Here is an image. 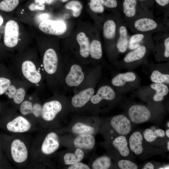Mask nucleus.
<instances>
[{
  "mask_svg": "<svg viewBox=\"0 0 169 169\" xmlns=\"http://www.w3.org/2000/svg\"><path fill=\"white\" fill-rule=\"evenodd\" d=\"M23 54L14 59L10 70L16 77L28 83L35 91L41 93L45 80L40 60L33 53Z\"/></svg>",
  "mask_w": 169,
  "mask_h": 169,
  "instance_id": "nucleus-1",
  "label": "nucleus"
},
{
  "mask_svg": "<svg viewBox=\"0 0 169 169\" xmlns=\"http://www.w3.org/2000/svg\"><path fill=\"white\" fill-rule=\"evenodd\" d=\"M130 30L135 33L152 35L154 33L169 31V27L155 19L151 13L140 16L126 23Z\"/></svg>",
  "mask_w": 169,
  "mask_h": 169,
  "instance_id": "nucleus-2",
  "label": "nucleus"
},
{
  "mask_svg": "<svg viewBox=\"0 0 169 169\" xmlns=\"http://www.w3.org/2000/svg\"><path fill=\"white\" fill-rule=\"evenodd\" d=\"M31 88L28 83L15 76L5 94L14 104L18 105L19 107Z\"/></svg>",
  "mask_w": 169,
  "mask_h": 169,
  "instance_id": "nucleus-3",
  "label": "nucleus"
},
{
  "mask_svg": "<svg viewBox=\"0 0 169 169\" xmlns=\"http://www.w3.org/2000/svg\"><path fill=\"white\" fill-rule=\"evenodd\" d=\"M152 37L154 46L152 51L158 61L168 60L169 58V31L155 33Z\"/></svg>",
  "mask_w": 169,
  "mask_h": 169,
  "instance_id": "nucleus-4",
  "label": "nucleus"
},
{
  "mask_svg": "<svg viewBox=\"0 0 169 169\" xmlns=\"http://www.w3.org/2000/svg\"><path fill=\"white\" fill-rule=\"evenodd\" d=\"M154 46L153 43L141 45L127 53L122 60L125 64L130 65L145 60Z\"/></svg>",
  "mask_w": 169,
  "mask_h": 169,
  "instance_id": "nucleus-5",
  "label": "nucleus"
},
{
  "mask_svg": "<svg viewBox=\"0 0 169 169\" xmlns=\"http://www.w3.org/2000/svg\"><path fill=\"white\" fill-rule=\"evenodd\" d=\"M19 28L18 23L14 20L8 21L5 26L3 43L7 48L13 49L18 44Z\"/></svg>",
  "mask_w": 169,
  "mask_h": 169,
  "instance_id": "nucleus-6",
  "label": "nucleus"
},
{
  "mask_svg": "<svg viewBox=\"0 0 169 169\" xmlns=\"http://www.w3.org/2000/svg\"><path fill=\"white\" fill-rule=\"evenodd\" d=\"M85 74L82 67L74 64L69 67L64 77L62 78L60 85L63 83L68 86L75 87L79 86L84 79Z\"/></svg>",
  "mask_w": 169,
  "mask_h": 169,
  "instance_id": "nucleus-7",
  "label": "nucleus"
},
{
  "mask_svg": "<svg viewBox=\"0 0 169 169\" xmlns=\"http://www.w3.org/2000/svg\"><path fill=\"white\" fill-rule=\"evenodd\" d=\"M130 120L136 124H140L147 121L151 116L150 110L146 106L136 104L131 105L128 110Z\"/></svg>",
  "mask_w": 169,
  "mask_h": 169,
  "instance_id": "nucleus-8",
  "label": "nucleus"
},
{
  "mask_svg": "<svg viewBox=\"0 0 169 169\" xmlns=\"http://www.w3.org/2000/svg\"><path fill=\"white\" fill-rule=\"evenodd\" d=\"M137 0H124L121 11V16L126 23L137 17L151 13L148 11L141 12L137 9Z\"/></svg>",
  "mask_w": 169,
  "mask_h": 169,
  "instance_id": "nucleus-9",
  "label": "nucleus"
},
{
  "mask_svg": "<svg viewBox=\"0 0 169 169\" xmlns=\"http://www.w3.org/2000/svg\"><path fill=\"white\" fill-rule=\"evenodd\" d=\"M38 27L42 32L46 34L55 35L63 34L67 29L66 24L62 21L45 20L41 22Z\"/></svg>",
  "mask_w": 169,
  "mask_h": 169,
  "instance_id": "nucleus-10",
  "label": "nucleus"
},
{
  "mask_svg": "<svg viewBox=\"0 0 169 169\" xmlns=\"http://www.w3.org/2000/svg\"><path fill=\"white\" fill-rule=\"evenodd\" d=\"M62 108L61 103L57 100L47 101L42 105L41 116L45 121H52L61 111Z\"/></svg>",
  "mask_w": 169,
  "mask_h": 169,
  "instance_id": "nucleus-11",
  "label": "nucleus"
},
{
  "mask_svg": "<svg viewBox=\"0 0 169 169\" xmlns=\"http://www.w3.org/2000/svg\"><path fill=\"white\" fill-rule=\"evenodd\" d=\"M13 159L16 162L21 163L27 160L28 156L27 149L24 143L18 139L13 140L11 146Z\"/></svg>",
  "mask_w": 169,
  "mask_h": 169,
  "instance_id": "nucleus-12",
  "label": "nucleus"
},
{
  "mask_svg": "<svg viewBox=\"0 0 169 169\" xmlns=\"http://www.w3.org/2000/svg\"><path fill=\"white\" fill-rule=\"evenodd\" d=\"M127 26L123 18L121 20L118 27V36L115 44L117 51L123 53L128 49L129 36Z\"/></svg>",
  "mask_w": 169,
  "mask_h": 169,
  "instance_id": "nucleus-13",
  "label": "nucleus"
},
{
  "mask_svg": "<svg viewBox=\"0 0 169 169\" xmlns=\"http://www.w3.org/2000/svg\"><path fill=\"white\" fill-rule=\"evenodd\" d=\"M110 124L115 131L120 135H126L131 130L130 120L123 115L114 116L111 120Z\"/></svg>",
  "mask_w": 169,
  "mask_h": 169,
  "instance_id": "nucleus-14",
  "label": "nucleus"
},
{
  "mask_svg": "<svg viewBox=\"0 0 169 169\" xmlns=\"http://www.w3.org/2000/svg\"><path fill=\"white\" fill-rule=\"evenodd\" d=\"M31 124L26 118L22 115L18 116L8 122L6 125L7 129L14 133H23L29 131Z\"/></svg>",
  "mask_w": 169,
  "mask_h": 169,
  "instance_id": "nucleus-15",
  "label": "nucleus"
},
{
  "mask_svg": "<svg viewBox=\"0 0 169 169\" xmlns=\"http://www.w3.org/2000/svg\"><path fill=\"white\" fill-rule=\"evenodd\" d=\"M116 96V92L112 87L108 85H104L99 88L90 100L92 104H97L104 100H113Z\"/></svg>",
  "mask_w": 169,
  "mask_h": 169,
  "instance_id": "nucleus-16",
  "label": "nucleus"
},
{
  "mask_svg": "<svg viewBox=\"0 0 169 169\" xmlns=\"http://www.w3.org/2000/svg\"><path fill=\"white\" fill-rule=\"evenodd\" d=\"M59 145L57 135L55 132H51L45 137L42 145L41 150L44 154L50 155L58 149Z\"/></svg>",
  "mask_w": 169,
  "mask_h": 169,
  "instance_id": "nucleus-17",
  "label": "nucleus"
},
{
  "mask_svg": "<svg viewBox=\"0 0 169 169\" xmlns=\"http://www.w3.org/2000/svg\"><path fill=\"white\" fill-rule=\"evenodd\" d=\"M122 18L121 16L118 17L116 21L112 19L107 20L103 26V34L105 38L108 40H117L118 28L120 22Z\"/></svg>",
  "mask_w": 169,
  "mask_h": 169,
  "instance_id": "nucleus-18",
  "label": "nucleus"
},
{
  "mask_svg": "<svg viewBox=\"0 0 169 169\" xmlns=\"http://www.w3.org/2000/svg\"><path fill=\"white\" fill-rule=\"evenodd\" d=\"M95 94V90L92 87L82 90L72 97L71 103L74 107L80 108L84 106L91 99Z\"/></svg>",
  "mask_w": 169,
  "mask_h": 169,
  "instance_id": "nucleus-19",
  "label": "nucleus"
},
{
  "mask_svg": "<svg viewBox=\"0 0 169 169\" xmlns=\"http://www.w3.org/2000/svg\"><path fill=\"white\" fill-rule=\"evenodd\" d=\"M136 79L135 73L131 71L115 75L112 78L111 83L114 87L121 88L135 82Z\"/></svg>",
  "mask_w": 169,
  "mask_h": 169,
  "instance_id": "nucleus-20",
  "label": "nucleus"
},
{
  "mask_svg": "<svg viewBox=\"0 0 169 169\" xmlns=\"http://www.w3.org/2000/svg\"><path fill=\"white\" fill-rule=\"evenodd\" d=\"M153 43L151 34L143 33H135L130 37L128 49L132 50L140 46Z\"/></svg>",
  "mask_w": 169,
  "mask_h": 169,
  "instance_id": "nucleus-21",
  "label": "nucleus"
},
{
  "mask_svg": "<svg viewBox=\"0 0 169 169\" xmlns=\"http://www.w3.org/2000/svg\"><path fill=\"white\" fill-rule=\"evenodd\" d=\"M143 135L140 132L135 131L131 135L129 140V148L135 154L139 155L143 152Z\"/></svg>",
  "mask_w": 169,
  "mask_h": 169,
  "instance_id": "nucleus-22",
  "label": "nucleus"
},
{
  "mask_svg": "<svg viewBox=\"0 0 169 169\" xmlns=\"http://www.w3.org/2000/svg\"><path fill=\"white\" fill-rule=\"evenodd\" d=\"M74 144L75 147L85 149H91L95 144L94 137L91 134H80L74 140Z\"/></svg>",
  "mask_w": 169,
  "mask_h": 169,
  "instance_id": "nucleus-23",
  "label": "nucleus"
},
{
  "mask_svg": "<svg viewBox=\"0 0 169 169\" xmlns=\"http://www.w3.org/2000/svg\"><path fill=\"white\" fill-rule=\"evenodd\" d=\"M112 144L122 156L126 157L130 155V149L125 136L120 135L117 137L113 140Z\"/></svg>",
  "mask_w": 169,
  "mask_h": 169,
  "instance_id": "nucleus-24",
  "label": "nucleus"
},
{
  "mask_svg": "<svg viewBox=\"0 0 169 169\" xmlns=\"http://www.w3.org/2000/svg\"><path fill=\"white\" fill-rule=\"evenodd\" d=\"M76 40L79 47V53L83 58H86L90 55V43L89 39L85 33L81 32L76 36Z\"/></svg>",
  "mask_w": 169,
  "mask_h": 169,
  "instance_id": "nucleus-25",
  "label": "nucleus"
},
{
  "mask_svg": "<svg viewBox=\"0 0 169 169\" xmlns=\"http://www.w3.org/2000/svg\"><path fill=\"white\" fill-rule=\"evenodd\" d=\"M151 88L155 91L153 95V100L156 102L163 100L164 97L168 93L169 90L167 85L163 83H153L150 85Z\"/></svg>",
  "mask_w": 169,
  "mask_h": 169,
  "instance_id": "nucleus-26",
  "label": "nucleus"
},
{
  "mask_svg": "<svg viewBox=\"0 0 169 169\" xmlns=\"http://www.w3.org/2000/svg\"><path fill=\"white\" fill-rule=\"evenodd\" d=\"M165 131L161 129L155 130L147 128L143 133V137L145 140L148 143H152L158 138H163L165 136Z\"/></svg>",
  "mask_w": 169,
  "mask_h": 169,
  "instance_id": "nucleus-27",
  "label": "nucleus"
},
{
  "mask_svg": "<svg viewBox=\"0 0 169 169\" xmlns=\"http://www.w3.org/2000/svg\"><path fill=\"white\" fill-rule=\"evenodd\" d=\"M84 154L83 151L80 148H77L74 153H68L64 156L65 164L71 165L79 162L83 158Z\"/></svg>",
  "mask_w": 169,
  "mask_h": 169,
  "instance_id": "nucleus-28",
  "label": "nucleus"
},
{
  "mask_svg": "<svg viewBox=\"0 0 169 169\" xmlns=\"http://www.w3.org/2000/svg\"><path fill=\"white\" fill-rule=\"evenodd\" d=\"M15 77L10 70L0 75V95L5 94Z\"/></svg>",
  "mask_w": 169,
  "mask_h": 169,
  "instance_id": "nucleus-29",
  "label": "nucleus"
},
{
  "mask_svg": "<svg viewBox=\"0 0 169 169\" xmlns=\"http://www.w3.org/2000/svg\"><path fill=\"white\" fill-rule=\"evenodd\" d=\"M150 80L155 83H163L169 84V74L163 73L158 70H153L150 75Z\"/></svg>",
  "mask_w": 169,
  "mask_h": 169,
  "instance_id": "nucleus-30",
  "label": "nucleus"
},
{
  "mask_svg": "<svg viewBox=\"0 0 169 169\" xmlns=\"http://www.w3.org/2000/svg\"><path fill=\"white\" fill-rule=\"evenodd\" d=\"M102 49L100 42L97 40H93L90 44V54L93 59L98 60L102 56Z\"/></svg>",
  "mask_w": 169,
  "mask_h": 169,
  "instance_id": "nucleus-31",
  "label": "nucleus"
},
{
  "mask_svg": "<svg viewBox=\"0 0 169 169\" xmlns=\"http://www.w3.org/2000/svg\"><path fill=\"white\" fill-rule=\"evenodd\" d=\"M111 165L110 158L104 156L97 158L93 163L92 167L94 169H107Z\"/></svg>",
  "mask_w": 169,
  "mask_h": 169,
  "instance_id": "nucleus-32",
  "label": "nucleus"
},
{
  "mask_svg": "<svg viewBox=\"0 0 169 169\" xmlns=\"http://www.w3.org/2000/svg\"><path fill=\"white\" fill-rule=\"evenodd\" d=\"M72 131L74 133L78 134H92L95 131L94 128L80 122L75 124L72 127Z\"/></svg>",
  "mask_w": 169,
  "mask_h": 169,
  "instance_id": "nucleus-33",
  "label": "nucleus"
},
{
  "mask_svg": "<svg viewBox=\"0 0 169 169\" xmlns=\"http://www.w3.org/2000/svg\"><path fill=\"white\" fill-rule=\"evenodd\" d=\"M19 3V0H1L0 1V11L5 12H12Z\"/></svg>",
  "mask_w": 169,
  "mask_h": 169,
  "instance_id": "nucleus-34",
  "label": "nucleus"
},
{
  "mask_svg": "<svg viewBox=\"0 0 169 169\" xmlns=\"http://www.w3.org/2000/svg\"><path fill=\"white\" fill-rule=\"evenodd\" d=\"M65 8L73 11V15L75 17H79L80 14L82 6L78 1L73 0L67 3L65 5Z\"/></svg>",
  "mask_w": 169,
  "mask_h": 169,
  "instance_id": "nucleus-35",
  "label": "nucleus"
},
{
  "mask_svg": "<svg viewBox=\"0 0 169 169\" xmlns=\"http://www.w3.org/2000/svg\"><path fill=\"white\" fill-rule=\"evenodd\" d=\"M117 164L119 167L121 169H137L138 168L135 163L128 160H120Z\"/></svg>",
  "mask_w": 169,
  "mask_h": 169,
  "instance_id": "nucleus-36",
  "label": "nucleus"
},
{
  "mask_svg": "<svg viewBox=\"0 0 169 169\" xmlns=\"http://www.w3.org/2000/svg\"><path fill=\"white\" fill-rule=\"evenodd\" d=\"M90 7L93 12L96 13H101L104 11V6L100 0H90Z\"/></svg>",
  "mask_w": 169,
  "mask_h": 169,
  "instance_id": "nucleus-37",
  "label": "nucleus"
},
{
  "mask_svg": "<svg viewBox=\"0 0 169 169\" xmlns=\"http://www.w3.org/2000/svg\"><path fill=\"white\" fill-rule=\"evenodd\" d=\"M33 110L31 114L36 118H39L41 116L42 105L39 101H33Z\"/></svg>",
  "mask_w": 169,
  "mask_h": 169,
  "instance_id": "nucleus-38",
  "label": "nucleus"
},
{
  "mask_svg": "<svg viewBox=\"0 0 169 169\" xmlns=\"http://www.w3.org/2000/svg\"><path fill=\"white\" fill-rule=\"evenodd\" d=\"M101 4L108 8L115 9L118 5L117 0H100Z\"/></svg>",
  "mask_w": 169,
  "mask_h": 169,
  "instance_id": "nucleus-39",
  "label": "nucleus"
},
{
  "mask_svg": "<svg viewBox=\"0 0 169 169\" xmlns=\"http://www.w3.org/2000/svg\"><path fill=\"white\" fill-rule=\"evenodd\" d=\"M68 169H89V167L86 164L81 162L76 163L71 165L68 168Z\"/></svg>",
  "mask_w": 169,
  "mask_h": 169,
  "instance_id": "nucleus-40",
  "label": "nucleus"
},
{
  "mask_svg": "<svg viewBox=\"0 0 169 169\" xmlns=\"http://www.w3.org/2000/svg\"><path fill=\"white\" fill-rule=\"evenodd\" d=\"M156 3L160 6L164 7L168 4L169 0H155Z\"/></svg>",
  "mask_w": 169,
  "mask_h": 169,
  "instance_id": "nucleus-41",
  "label": "nucleus"
},
{
  "mask_svg": "<svg viewBox=\"0 0 169 169\" xmlns=\"http://www.w3.org/2000/svg\"><path fill=\"white\" fill-rule=\"evenodd\" d=\"M142 168L143 169H153L155 168V167L152 163L149 162L146 163Z\"/></svg>",
  "mask_w": 169,
  "mask_h": 169,
  "instance_id": "nucleus-42",
  "label": "nucleus"
},
{
  "mask_svg": "<svg viewBox=\"0 0 169 169\" xmlns=\"http://www.w3.org/2000/svg\"><path fill=\"white\" fill-rule=\"evenodd\" d=\"M45 9V6L43 4L37 3L35 7V10H44Z\"/></svg>",
  "mask_w": 169,
  "mask_h": 169,
  "instance_id": "nucleus-43",
  "label": "nucleus"
},
{
  "mask_svg": "<svg viewBox=\"0 0 169 169\" xmlns=\"http://www.w3.org/2000/svg\"><path fill=\"white\" fill-rule=\"evenodd\" d=\"M37 3L34 2L30 4L29 6V9L31 11H35V7L37 4Z\"/></svg>",
  "mask_w": 169,
  "mask_h": 169,
  "instance_id": "nucleus-44",
  "label": "nucleus"
},
{
  "mask_svg": "<svg viewBox=\"0 0 169 169\" xmlns=\"http://www.w3.org/2000/svg\"><path fill=\"white\" fill-rule=\"evenodd\" d=\"M4 19L3 17L0 14V27L3 24Z\"/></svg>",
  "mask_w": 169,
  "mask_h": 169,
  "instance_id": "nucleus-45",
  "label": "nucleus"
},
{
  "mask_svg": "<svg viewBox=\"0 0 169 169\" xmlns=\"http://www.w3.org/2000/svg\"><path fill=\"white\" fill-rule=\"evenodd\" d=\"M34 2L37 3L44 4L45 2V0H34Z\"/></svg>",
  "mask_w": 169,
  "mask_h": 169,
  "instance_id": "nucleus-46",
  "label": "nucleus"
},
{
  "mask_svg": "<svg viewBox=\"0 0 169 169\" xmlns=\"http://www.w3.org/2000/svg\"><path fill=\"white\" fill-rule=\"evenodd\" d=\"M165 135L168 138H169V129H167L165 132Z\"/></svg>",
  "mask_w": 169,
  "mask_h": 169,
  "instance_id": "nucleus-47",
  "label": "nucleus"
},
{
  "mask_svg": "<svg viewBox=\"0 0 169 169\" xmlns=\"http://www.w3.org/2000/svg\"><path fill=\"white\" fill-rule=\"evenodd\" d=\"M54 0H45V2L48 4H50L52 3Z\"/></svg>",
  "mask_w": 169,
  "mask_h": 169,
  "instance_id": "nucleus-48",
  "label": "nucleus"
},
{
  "mask_svg": "<svg viewBox=\"0 0 169 169\" xmlns=\"http://www.w3.org/2000/svg\"><path fill=\"white\" fill-rule=\"evenodd\" d=\"M69 15L67 13L64 14V18L66 19H67L68 18H69Z\"/></svg>",
  "mask_w": 169,
  "mask_h": 169,
  "instance_id": "nucleus-49",
  "label": "nucleus"
},
{
  "mask_svg": "<svg viewBox=\"0 0 169 169\" xmlns=\"http://www.w3.org/2000/svg\"><path fill=\"white\" fill-rule=\"evenodd\" d=\"M167 150L168 151H169V141H168L167 142Z\"/></svg>",
  "mask_w": 169,
  "mask_h": 169,
  "instance_id": "nucleus-50",
  "label": "nucleus"
},
{
  "mask_svg": "<svg viewBox=\"0 0 169 169\" xmlns=\"http://www.w3.org/2000/svg\"><path fill=\"white\" fill-rule=\"evenodd\" d=\"M63 2H65L67 1H68V0H61Z\"/></svg>",
  "mask_w": 169,
  "mask_h": 169,
  "instance_id": "nucleus-51",
  "label": "nucleus"
},
{
  "mask_svg": "<svg viewBox=\"0 0 169 169\" xmlns=\"http://www.w3.org/2000/svg\"><path fill=\"white\" fill-rule=\"evenodd\" d=\"M169 121H168V122H167V127L169 128Z\"/></svg>",
  "mask_w": 169,
  "mask_h": 169,
  "instance_id": "nucleus-52",
  "label": "nucleus"
},
{
  "mask_svg": "<svg viewBox=\"0 0 169 169\" xmlns=\"http://www.w3.org/2000/svg\"><path fill=\"white\" fill-rule=\"evenodd\" d=\"M138 0L141 1H147L148 0Z\"/></svg>",
  "mask_w": 169,
  "mask_h": 169,
  "instance_id": "nucleus-53",
  "label": "nucleus"
},
{
  "mask_svg": "<svg viewBox=\"0 0 169 169\" xmlns=\"http://www.w3.org/2000/svg\"><path fill=\"white\" fill-rule=\"evenodd\" d=\"M0 157H1V156H0Z\"/></svg>",
  "mask_w": 169,
  "mask_h": 169,
  "instance_id": "nucleus-54",
  "label": "nucleus"
}]
</instances>
